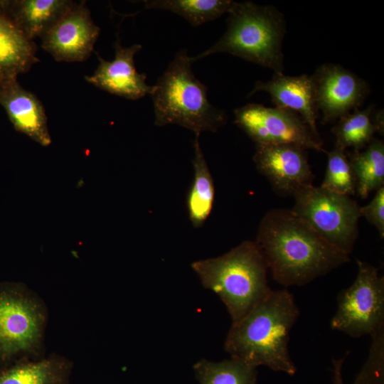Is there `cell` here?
Listing matches in <instances>:
<instances>
[{
    "label": "cell",
    "mask_w": 384,
    "mask_h": 384,
    "mask_svg": "<svg viewBox=\"0 0 384 384\" xmlns=\"http://www.w3.org/2000/svg\"><path fill=\"white\" fill-rule=\"evenodd\" d=\"M361 216L374 225L379 232L380 236L384 237V186L376 191V193L370 202L360 208Z\"/></svg>",
    "instance_id": "obj_26"
},
{
    "label": "cell",
    "mask_w": 384,
    "mask_h": 384,
    "mask_svg": "<svg viewBox=\"0 0 384 384\" xmlns=\"http://www.w3.org/2000/svg\"><path fill=\"white\" fill-rule=\"evenodd\" d=\"M193 145L194 157L192 162L194 176L187 194L186 206L192 225L194 228H200L205 223L213 209L215 188L200 145L199 135H196Z\"/></svg>",
    "instance_id": "obj_19"
},
{
    "label": "cell",
    "mask_w": 384,
    "mask_h": 384,
    "mask_svg": "<svg viewBox=\"0 0 384 384\" xmlns=\"http://www.w3.org/2000/svg\"><path fill=\"white\" fill-rule=\"evenodd\" d=\"M370 336L372 342L368 359L353 384L384 383V327Z\"/></svg>",
    "instance_id": "obj_25"
},
{
    "label": "cell",
    "mask_w": 384,
    "mask_h": 384,
    "mask_svg": "<svg viewBox=\"0 0 384 384\" xmlns=\"http://www.w3.org/2000/svg\"><path fill=\"white\" fill-rule=\"evenodd\" d=\"M291 209L334 247L349 255L358 237L361 206L349 196L311 185L294 195Z\"/></svg>",
    "instance_id": "obj_7"
},
{
    "label": "cell",
    "mask_w": 384,
    "mask_h": 384,
    "mask_svg": "<svg viewBox=\"0 0 384 384\" xmlns=\"http://www.w3.org/2000/svg\"><path fill=\"white\" fill-rule=\"evenodd\" d=\"M267 92L275 107L291 110L298 114L312 133L320 138L316 127L318 110L315 99V86L312 76L284 75L274 73L267 81H257L248 96L257 92Z\"/></svg>",
    "instance_id": "obj_14"
},
{
    "label": "cell",
    "mask_w": 384,
    "mask_h": 384,
    "mask_svg": "<svg viewBox=\"0 0 384 384\" xmlns=\"http://www.w3.org/2000/svg\"><path fill=\"white\" fill-rule=\"evenodd\" d=\"M320 186L338 194H355L356 178L344 149L335 146L327 152L325 176Z\"/></svg>",
    "instance_id": "obj_24"
},
{
    "label": "cell",
    "mask_w": 384,
    "mask_h": 384,
    "mask_svg": "<svg viewBox=\"0 0 384 384\" xmlns=\"http://www.w3.org/2000/svg\"><path fill=\"white\" fill-rule=\"evenodd\" d=\"M100 31L85 1L75 3L41 38V46L57 61H83L92 53Z\"/></svg>",
    "instance_id": "obj_11"
},
{
    "label": "cell",
    "mask_w": 384,
    "mask_h": 384,
    "mask_svg": "<svg viewBox=\"0 0 384 384\" xmlns=\"http://www.w3.org/2000/svg\"><path fill=\"white\" fill-rule=\"evenodd\" d=\"M191 63L187 49L180 50L154 85V124H178L196 135L216 132L225 124L227 115L210 103L207 87L194 75Z\"/></svg>",
    "instance_id": "obj_4"
},
{
    "label": "cell",
    "mask_w": 384,
    "mask_h": 384,
    "mask_svg": "<svg viewBox=\"0 0 384 384\" xmlns=\"http://www.w3.org/2000/svg\"><path fill=\"white\" fill-rule=\"evenodd\" d=\"M73 367L71 361L56 353L22 359L0 369V384H68Z\"/></svg>",
    "instance_id": "obj_18"
},
{
    "label": "cell",
    "mask_w": 384,
    "mask_h": 384,
    "mask_svg": "<svg viewBox=\"0 0 384 384\" xmlns=\"http://www.w3.org/2000/svg\"><path fill=\"white\" fill-rule=\"evenodd\" d=\"M37 47L4 10L0 1V82L17 79L38 62Z\"/></svg>",
    "instance_id": "obj_17"
},
{
    "label": "cell",
    "mask_w": 384,
    "mask_h": 384,
    "mask_svg": "<svg viewBox=\"0 0 384 384\" xmlns=\"http://www.w3.org/2000/svg\"><path fill=\"white\" fill-rule=\"evenodd\" d=\"M374 105L366 109L356 110L340 118L332 129L336 138V146L346 150L353 148L361 151L374 139L376 132L383 134V116L380 112L373 117Z\"/></svg>",
    "instance_id": "obj_20"
},
{
    "label": "cell",
    "mask_w": 384,
    "mask_h": 384,
    "mask_svg": "<svg viewBox=\"0 0 384 384\" xmlns=\"http://www.w3.org/2000/svg\"><path fill=\"white\" fill-rule=\"evenodd\" d=\"M114 58L105 60L98 54L99 65L93 75L85 80L112 95L136 100L151 95L154 86L146 82V75L136 70L134 57L142 49L140 44L123 47L119 40L114 43Z\"/></svg>",
    "instance_id": "obj_13"
},
{
    "label": "cell",
    "mask_w": 384,
    "mask_h": 384,
    "mask_svg": "<svg viewBox=\"0 0 384 384\" xmlns=\"http://www.w3.org/2000/svg\"><path fill=\"white\" fill-rule=\"evenodd\" d=\"M255 242L272 278L284 287L304 285L350 261L291 209L269 210Z\"/></svg>",
    "instance_id": "obj_1"
},
{
    "label": "cell",
    "mask_w": 384,
    "mask_h": 384,
    "mask_svg": "<svg viewBox=\"0 0 384 384\" xmlns=\"http://www.w3.org/2000/svg\"><path fill=\"white\" fill-rule=\"evenodd\" d=\"M318 112L326 124L358 110L369 93L368 84L336 64H324L312 75Z\"/></svg>",
    "instance_id": "obj_10"
},
{
    "label": "cell",
    "mask_w": 384,
    "mask_h": 384,
    "mask_svg": "<svg viewBox=\"0 0 384 384\" xmlns=\"http://www.w3.org/2000/svg\"><path fill=\"white\" fill-rule=\"evenodd\" d=\"M305 150L294 144H256L253 161L276 192L293 196L314 181Z\"/></svg>",
    "instance_id": "obj_12"
},
{
    "label": "cell",
    "mask_w": 384,
    "mask_h": 384,
    "mask_svg": "<svg viewBox=\"0 0 384 384\" xmlns=\"http://www.w3.org/2000/svg\"><path fill=\"white\" fill-rule=\"evenodd\" d=\"M48 309L22 284L0 285V363L43 357Z\"/></svg>",
    "instance_id": "obj_6"
},
{
    "label": "cell",
    "mask_w": 384,
    "mask_h": 384,
    "mask_svg": "<svg viewBox=\"0 0 384 384\" xmlns=\"http://www.w3.org/2000/svg\"><path fill=\"white\" fill-rule=\"evenodd\" d=\"M356 262V277L338 294V307L330 322L332 329L354 338L371 336L384 327V277L372 265Z\"/></svg>",
    "instance_id": "obj_8"
},
{
    "label": "cell",
    "mask_w": 384,
    "mask_h": 384,
    "mask_svg": "<svg viewBox=\"0 0 384 384\" xmlns=\"http://www.w3.org/2000/svg\"><path fill=\"white\" fill-rule=\"evenodd\" d=\"M0 105L14 128L43 146L51 142L43 105L17 79L0 82Z\"/></svg>",
    "instance_id": "obj_15"
},
{
    "label": "cell",
    "mask_w": 384,
    "mask_h": 384,
    "mask_svg": "<svg viewBox=\"0 0 384 384\" xmlns=\"http://www.w3.org/2000/svg\"><path fill=\"white\" fill-rule=\"evenodd\" d=\"M235 124L256 144H294L326 152L301 117L291 110L250 103L234 110Z\"/></svg>",
    "instance_id": "obj_9"
},
{
    "label": "cell",
    "mask_w": 384,
    "mask_h": 384,
    "mask_svg": "<svg viewBox=\"0 0 384 384\" xmlns=\"http://www.w3.org/2000/svg\"><path fill=\"white\" fill-rule=\"evenodd\" d=\"M227 29L221 38L191 62L217 53H227L282 73L283 15L272 6L235 2L228 13Z\"/></svg>",
    "instance_id": "obj_5"
},
{
    "label": "cell",
    "mask_w": 384,
    "mask_h": 384,
    "mask_svg": "<svg viewBox=\"0 0 384 384\" xmlns=\"http://www.w3.org/2000/svg\"><path fill=\"white\" fill-rule=\"evenodd\" d=\"M191 268L203 286L219 296L232 324L272 291L267 263L255 241L245 240L221 256L193 262Z\"/></svg>",
    "instance_id": "obj_3"
},
{
    "label": "cell",
    "mask_w": 384,
    "mask_h": 384,
    "mask_svg": "<svg viewBox=\"0 0 384 384\" xmlns=\"http://www.w3.org/2000/svg\"><path fill=\"white\" fill-rule=\"evenodd\" d=\"M193 370L200 384H257V368L233 358L220 362L201 359Z\"/></svg>",
    "instance_id": "obj_23"
},
{
    "label": "cell",
    "mask_w": 384,
    "mask_h": 384,
    "mask_svg": "<svg viewBox=\"0 0 384 384\" xmlns=\"http://www.w3.org/2000/svg\"><path fill=\"white\" fill-rule=\"evenodd\" d=\"M1 6L25 36L33 41L46 33L75 4L68 0L1 1Z\"/></svg>",
    "instance_id": "obj_16"
},
{
    "label": "cell",
    "mask_w": 384,
    "mask_h": 384,
    "mask_svg": "<svg viewBox=\"0 0 384 384\" xmlns=\"http://www.w3.org/2000/svg\"><path fill=\"white\" fill-rule=\"evenodd\" d=\"M347 355L341 358L333 359L332 361L334 366L333 384H344L342 378V366Z\"/></svg>",
    "instance_id": "obj_27"
},
{
    "label": "cell",
    "mask_w": 384,
    "mask_h": 384,
    "mask_svg": "<svg viewBox=\"0 0 384 384\" xmlns=\"http://www.w3.org/2000/svg\"><path fill=\"white\" fill-rule=\"evenodd\" d=\"M356 183V192L362 199L384 186V144L373 140L363 151H353L348 159Z\"/></svg>",
    "instance_id": "obj_21"
},
{
    "label": "cell",
    "mask_w": 384,
    "mask_h": 384,
    "mask_svg": "<svg viewBox=\"0 0 384 384\" xmlns=\"http://www.w3.org/2000/svg\"><path fill=\"white\" fill-rule=\"evenodd\" d=\"M299 314L291 292L272 289L245 316L232 324L225 349L231 358L293 375L297 367L291 358L288 343Z\"/></svg>",
    "instance_id": "obj_2"
},
{
    "label": "cell",
    "mask_w": 384,
    "mask_h": 384,
    "mask_svg": "<svg viewBox=\"0 0 384 384\" xmlns=\"http://www.w3.org/2000/svg\"><path fill=\"white\" fill-rule=\"evenodd\" d=\"M146 9H163L186 18L199 26L229 13L235 1L231 0H151L144 1Z\"/></svg>",
    "instance_id": "obj_22"
}]
</instances>
